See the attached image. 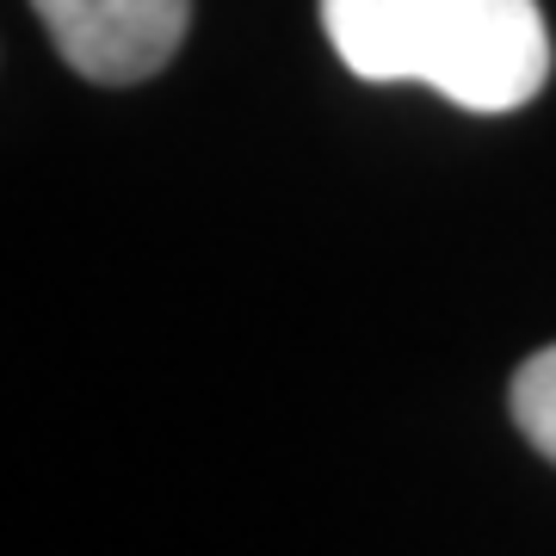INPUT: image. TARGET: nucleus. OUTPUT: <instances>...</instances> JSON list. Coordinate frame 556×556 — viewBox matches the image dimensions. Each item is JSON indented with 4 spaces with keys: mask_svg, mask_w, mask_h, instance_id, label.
I'll use <instances>...</instances> for the list:
<instances>
[{
    "mask_svg": "<svg viewBox=\"0 0 556 556\" xmlns=\"http://www.w3.org/2000/svg\"><path fill=\"white\" fill-rule=\"evenodd\" d=\"M321 25L358 80H420L464 112H519L551 80L538 0H321Z\"/></svg>",
    "mask_w": 556,
    "mask_h": 556,
    "instance_id": "obj_1",
    "label": "nucleus"
},
{
    "mask_svg": "<svg viewBox=\"0 0 556 556\" xmlns=\"http://www.w3.org/2000/svg\"><path fill=\"white\" fill-rule=\"evenodd\" d=\"M56 56L100 87H130L167 68L192 0H31Z\"/></svg>",
    "mask_w": 556,
    "mask_h": 556,
    "instance_id": "obj_2",
    "label": "nucleus"
},
{
    "mask_svg": "<svg viewBox=\"0 0 556 556\" xmlns=\"http://www.w3.org/2000/svg\"><path fill=\"white\" fill-rule=\"evenodd\" d=\"M514 420H519V433L556 464V346L532 353L514 371Z\"/></svg>",
    "mask_w": 556,
    "mask_h": 556,
    "instance_id": "obj_3",
    "label": "nucleus"
}]
</instances>
